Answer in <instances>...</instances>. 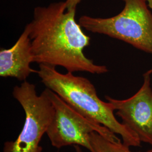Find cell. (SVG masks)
<instances>
[{"mask_svg":"<svg viewBox=\"0 0 152 152\" xmlns=\"http://www.w3.org/2000/svg\"><path fill=\"white\" fill-rule=\"evenodd\" d=\"M76 9L66 10L65 1L37 6L28 24L34 62L62 66L67 72L101 75L108 71L84 54L90 37L76 20Z\"/></svg>","mask_w":152,"mask_h":152,"instance_id":"1","label":"cell"},{"mask_svg":"<svg viewBox=\"0 0 152 152\" xmlns=\"http://www.w3.org/2000/svg\"><path fill=\"white\" fill-rule=\"evenodd\" d=\"M37 73L46 88L78 113L120 135L127 146H140L139 137L116 119L113 105L99 98L95 87L86 78L75 76L69 72L63 74L57 71L56 66L43 64H39Z\"/></svg>","mask_w":152,"mask_h":152,"instance_id":"2","label":"cell"},{"mask_svg":"<svg viewBox=\"0 0 152 152\" xmlns=\"http://www.w3.org/2000/svg\"><path fill=\"white\" fill-rule=\"evenodd\" d=\"M125 6L118 14L102 18L83 15L82 27L94 33L107 35L152 54V13L146 0H122Z\"/></svg>","mask_w":152,"mask_h":152,"instance_id":"3","label":"cell"},{"mask_svg":"<svg viewBox=\"0 0 152 152\" xmlns=\"http://www.w3.org/2000/svg\"><path fill=\"white\" fill-rule=\"evenodd\" d=\"M12 95L24 109L26 120L16 140L5 142L3 152H42L39 143L55 113L46 88L38 96L35 85L25 81L14 87Z\"/></svg>","mask_w":152,"mask_h":152,"instance_id":"4","label":"cell"},{"mask_svg":"<svg viewBox=\"0 0 152 152\" xmlns=\"http://www.w3.org/2000/svg\"><path fill=\"white\" fill-rule=\"evenodd\" d=\"M55 109L54 115L46 134L51 145L58 149L68 145H79L93 152L90 134L96 132L109 140H121L108 128L78 113L56 93L46 88Z\"/></svg>","mask_w":152,"mask_h":152,"instance_id":"5","label":"cell"},{"mask_svg":"<svg viewBox=\"0 0 152 152\" xmlns=\"http://www.w3.org/2000/svg\"><path fill=\"white\" fill-rule=\"evenodd\" d=\"M152 69L143 75V83L136 94L125 100L105 96L122 123L135 133L141 142L152 145Z\"/></svg>","mask_w":152,"mask_h":152,"instance_id":"6","label":"cell"},{"mask_svg":"<svg viewBox=\"0 0 152 152\" xmlns=\"http://www.w3.org/2000/svg\"><path fill=\"white\" fill-rule=\"evenodd\" d=\"M30 28L26 25L18 41L9 49L0 51V76L12 77L25 81L34 71L31 67L34 62L30 37Z\"/></svg>","mask_w":152,"mask_h":152,"instance_id":"7","label":"cell"},{"mask_svg":"<svg viewBox=\"0 0 152 152\" xmlns=\"http://www.w3.org/2000/svg\"><path fill=\"white\" fill-rule=\"evenodd\" d=\"M93 152H132L130 147L123 142L110 141L96 132L90 134Z\"/></svg>","mask_w":152,"mask_h":152,"instance_id":"8","label":"cell"},{"mask_svg":"<svg viewBox=\"0 0 152 152\" xmlns=\"http://www.w3.org/2000/svg\"><path fill=\"white\" fill-rule=\"evenodd\" d=\"M82 0H65L66 10L76 9L77 5L81 2Z\"/></svg>","mask_w":152,"mask_h":152,"instance_id":"9","label":"cell"},{"mask_svg":"<svg viewBox=\"0 0 152 152\" xmlns=\"http://www.w3.org/2000/svg\"><path fill=\"white\" fill-rule=\"evenodd\" d=\"M75 149L76 152H83L81 147L79 145H75Z\"/></svg>","mask_w":152,"mask_h":152,"instance_id":"10","label":"cell"},{"mask_svg":"<svg viewBox=\"0 0 152 152\" xmlns=\"http://www.w3.org/2000/svg\"><path fill=\"white\" fill-rule=\"evenodd\" d=\"M146 1L148 2V7L152 9V0H146Z\"/></svg>","mask_w":152,"mask_h":152,"instance_id":"11","label":"cell"},{"mask_svg":"<svg viewBox=\"0 0 152 152\" xmlns=\"http://www.w3.org/2000/svg\"><path fill=\"white\" fill-rule=\"evenodd\" d=\"M152 152V149H149V150H148V151H147L146 152Z\"/></svg>","mask_w":152,"mask_h":152,"instance_id":"12","label":"cell"},{"mask_svg":"<svg viewBox=\"0 0 152 152\" xmlns=\"http://www.w3.org/2000/svg\"></svg>","mask_w":152,"mask_h":152,"instance_id":"13","label":"cell"}]
</instances>
